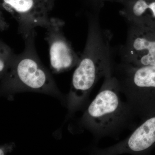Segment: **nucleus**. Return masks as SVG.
I'll list each match as a JSON object with an SVG mask.
<instances>
[{
  "label": "nucleus",
  "mask_w": 155,
  "mask_h": 155,
  "mask_svg": "<svg viewBox=\"0 0 155 155\" xmlns=\"http://www.w3.org/2000/svg\"><path fill=\"white\" fill-rule=\"evenodd\" d=\"M36 36L35 30L24 40L23 51L16 54L8 71L0 78L1 95L9 100L19 93H38L57 98L66 106L67 97L59 90L51 72L39 58Z\"/></svg>",
  "instance_id": "obj_1"
},
{
  "label": "nucleus",
  "mask_w": 155,
  "mask_h": 155,
  "mask_svg": "<svg viewBox=\"0 0 155 155\" xmlns=\"http://www.w3.org/2000/svg\"><path fill=\"white\" fill-rule=\"evenodd\" d=\"M121 94L113 74L105 77L96 96L79 119L80 130H87L97 140L116 138L135 116L129 104L121 99Z\"/></svg>",
  "instance_id": "obj_2"
},
{
  "label": "nucleus",
  "mask_w": 155,
  "mask_h": 155,
  "mask_svg": "<svg viewBox=\"0 0 155 155\" xmlns=\"http://www.w3.org/2000/svg\"><path fill=\"white\" fill-rule=\"evenodd\" d=\"M100 11L87 10V35L80 61L73 72L78 80L87 84L97 83L113 73L115 49L111 45L113 35L102 28Z\"/></svg>",
  "instance_id": "obj_3"
},
{
  "label": "nucleus",
  "mask_w": 155,
  "mask_h": 155,
  "mask_svg": "<svg viewBox=\"0 0 155 155\" xmlns=\"http://www.w3.org/2000/svg\"><path fill=\"white\" fill-rule=\"evenodd\" d=\"M3 8L16 19L18 32L23 39L36 27L46 28L49 25L54 0H2Z\"/></svg>",
  "instance_id": "obj_4"
},
{
  "label": "nucleus",
  "mask_w": 155,
  "mask_h": 155,
  "mask_svg": "<svg viewBox=\"0 0 155 155\" xmlns=\"http://www.w3.org/2000/svg\"><path fill=\"white\" fill-rule=\"evenodd\" d=\"M127 24L126 41L118 49L120 62L135 67L155 66V28Z\"/></svg>",
  "instance_id": "obj_5"
},
{
  "label": "nucleus",
  "mask_w": 155,
  "mask_h": 155,
  "mask_svg": "<svg viewBox=\"0 0 155 155\" xmlns=\"http://www.w3.org/2000/svg\"><path fill=\"white\" fill-rule=\"evenodd\" d=\"M64 25L62 19L51 17L45 28V39L48 45L51 69L55 74L69 71L77 67L80 61L81 56L75 51L64 35Z\"/></svg>",
  "instance_id": "obj_6"
},
{
  "label": "nucleus",
  "mask_w": 155,
  "mask_h": 155,
  "mask_svg": "<svg viewBox=\"0 0 155 155\" xmlns=\"http://www.w3.org/2000/svg\"><path fill=\"white\" fill-rule=\"evenodd\" d=\"M128 137L110 147L94 150L97 155H141L155 143V116L145 119Z\"/></svg>",
  "instance_id": "obj_7"
},
{
  "label": "nucleus",
  "mask_w": 155,
  "mask_h": 155,
  "mask_svg": "<svg viewBox=\"0 0 155 155\" xmlns=\"http://www.w3.org/2000/svg\"><path fill=\"white\" fill-rule=\"evenodd\" d=\"M119 14L127 23L155 28V0H117Z\"/></svg>",
  "instance_id": "obj_8"
},
{
  "label": "nucleus",
  "mask_w": 155,
  "mask_h": 155,
  "mask_svg": "<svg viewBox=\"0 0 155 155\" xmlns=\"http://www.w3.org/2000/svg\"><path fill=\"white\" fill-rule=\"evenodd\" d=\"M16 54L6 43L1 40L0 42V78L5 74Z\"/></svg>",
  "instance_id": "obj_9"
},
{
  "label": "nucleus",
  "mask_w": 155,
  "mask_h": 155,
  "mask_svg": "<svg viewBox=\"0 0 155 155\" xmlns=\"http://www.w3.org/2000/svg\"><path fill=\"white\" fill-rule=\"evenodd\" d=\"M117 0H85L87 10L101 11L106 2H116Z\"/></svg>",
  "instance_id": "obj_10"
},
{
  "label": "nucleus",
  "mask_w": 155,
  "mask_h": 155,
  "mask_svg": "<svg viewBox=\"0 0 155 155\" xmlns=\"http://www.w3.org/2000/svg\"><path fill=\"white\" fill-rule=\"evenodd\" d=\"M14 143H8L1 146L0 148V155L7 154L8 153L11 152L14 147Z\"/></svg>",
  "instance_id": "obj_11"
},
{
  "label": "nucleus",
  "mask_w": 155,
  "mask_h": 155,
  "mask_svg": "<svg viewBox=\"0 0 155 155\" xmlns=\"http://www.w3.org/2000/svg\"></svg>",
  "instance_id": "obj_12"
}]
</instances>
